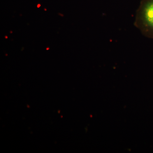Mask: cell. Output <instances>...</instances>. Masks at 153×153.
<instances>
[{"instance_id":"cell-1","label":"cell","mask_w":153,"mask_h":153,"mask_svg":"<svg viewBox=\"0 0 153 153\" xmlns=\"http://www.w3.org/2000/svg\"><path fill=\"white\" fill-rule=\"evenodd\" d=\"M134 25L146 37L153 39V0H142L137 11Z\"/></svg>"}]
</instances>
